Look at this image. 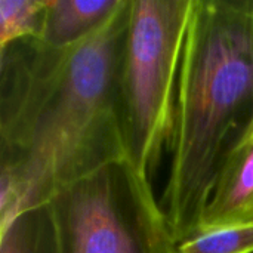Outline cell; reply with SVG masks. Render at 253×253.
Here are the masks:
<instances>
[{
  "instance_id": "1",
  "label": "cell",
  "mask_w": 253,
  "mask_h": 253,
  "mask_svg": "<svg viewBox=\"0 0 253 253\" xmlns=\"http://www.w3.org/2000/svg\"><path fill=\"white\" fill-rule=\"evenodd\" d=\"M130 0L64 49L21 40L0 49V228L64 187L126 157L119 67Z\"/></svg>"
},
{
  "instance_id": "2",
  "label": "cell",
  "mask_w": 253,
  "mask_h": 253,
  "mask_svg": "<svg viewBox=\"0 0 253 253\" xmlns=\"http://www.w3.org/2000/svg\"><path fill=\"white\" fill-rule=\"evenodd\" d=\"M253 119V0H194L162 197L176 245L193 237Z\"/></svg>"
},
{
  "instance_id": "3",
  "label": "cell",
  "mask_w": 253,
  "mask_h": 253,
  "mask_svg": "<svg viewBox=\"0 0 253 253\" xmlns=\"http://www.w3.org/2000/svg\"><path fill=\"white\" fill-rule=\"evenodd\" d=\"M193 1L130 0L119 67V114L125 154L147 178L170 141Z\"/></svg>"
},
{
  "instance_id": "4",
  "label": "cell",
  "mask_w": 253,
  "mask_h": 253,
  "mask_svg": "<svg viewBox=\"0 0 253 253\" xmlns=\"http://www.w3.org/2000/svg\"><path fill=\"white\" fill-rule=\"evenodd\" d=\"M49 208L58 253H175L166 213L150 178L114 159L59 190Z\"/></svg>"
},
{
  "instance_id": "5",
  "label": "cell",
  "mask_w": 253,
  "mask_h": 253,
  "mask_svg": "<svg viewBox=\"0 0 253 253\" xmlns=\"http://www.w3.org/2000/svg\"><path fill=\"white\" fill-rule=\"evenodd\" d=\"M251 221H253V119L218 178L197 233Z\"/></svg>"
},
{
  "instance_id": "6",
  "label": "cell",
  "mask_w": 253,
  "mask_h": 253,
  "mask_svg": "<svg viewBox=\"0 0 253 253\" xmlns=\"http://www.w3.org/2000/svg\"><path fill=\"white\" fill-rule=\"evenodd\" d=\"M122 0H47L39 42L53 49L80 43L95 33Z\"/></svg>"
},
{
  "instance_id": "7",
  "label": "cell",
  "mask_w": 253,
  "mask_h": 253,
  "mask_svg": "<svg viewBox=\"0 0 253 253\" xmlns=\"http://www.w3.org/2000/svg\"><path fill=\"white\" fill-rule=\"evenodd\" d=\"M0 253H58L49 205L28 209L1 227Z\"/></svg>"
},
{
  "instance_id": "8",
  "label": "cell",
  "mask_w": 253,
  "mask_h": 253,
  "mask_svg": "<svg viewBox=\"0 0 253 253\" xmlns=\"http://www.w3.org/2000/svg\"><path fill=\"white\" fill-rule=\"evenodd\" d=\"M47 0H0V49L21 42L39 40Z\"/></svg>"
},
{
  "instance_id": "9",
  "label": "cell",
  "mask_w": 253,
  "mask_h": 253,
  "mask_svg": "<svg viewBox=\"0 0 253 253\" xmlns=\"http://www.w3.org/2000/svg\"><path fill=\"white\" fill-rule=\"evenodd\" d=\"M175 253H253V221L200 231L179 242Z\"/></svg>"
}]
</instances>
